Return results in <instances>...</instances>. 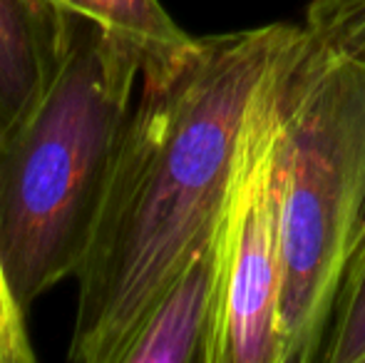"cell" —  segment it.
I'll return each instance as SVG.
<instances>
[{
    "label": "cell",
    "instance_id": "cell-1",
    "mask_svg": "<svg viewBox=\"0 0 365 363\" xmlns=\"http://www.w3.org/2000/svg\"><path fill=\"white\" fill-rule=\"evenodd\" d=\"M306 38L271 23L207 35L164 80L142 78L87 254L70 361L120 363L142 319L217 229L256 95Z\"/></svg>",
    "mask_w": 365,
    "mask_h": 363
},
{
    "label": "cell",
    "instance_id": "cell-2",
    "mask_svg": "<svg viewBox=\"0 0 365 363\" xmlns=\"http://www.w3.org/2000/svg\"><path fill=\"white\" fill-rule=\"evenodd\" d=\"M140 75L135 45L68 15L48 88L0 137V264L23 314L85 259Z\"/></svg>",
    "mask_w": 365,
    "mask_h": 363
},
{
    "label": "cell",
    "instance_id": "cell-3",
    "mask_svg": "<svg viewBox=\"0 0 365 363\" xmlns=\"http://www.w3.org/2000/svg\"><path fill=\"white\" fill-rule=\"evenodd\" d=\"M279 107L281 363H316L365 219V53L306 28Z\"/></svg>",
    "mask_w": 365,
    "mask_h": 363
},
{
    "label": "cell",
    "instance_id": "cell-4",
    "mask_svg": "<svg viewBox=\"0 0 365 363\" xmlns=\"http://www.w3.org/2000/svg\"><path fill=\"white\" fill-rule=\"evenodd\" d=\"M298 48L266 80L241 132L217 224L219 301L204 363H281L279 92Z\"/></svg>",
    "mask_w": 365,
    "mask_h": 363
},
{
    "label": "cell",
    "instance_id": "cell-5",
    "mask_svg": "<svg viewBox=\"0 0 365 363\" xmlns=\"http://www.w3.org/2000/svg\"><path fill=\"white\" fill-rule=\"evenodd\" d=\"M217 301L219 242L214 229L147 311L120 363H204Z\"/></svg>",
    "mask_w": 365,
    "mask_h": 363
},
{
    "label": "cell",
    "instance_id": "cell-6",
    "mask_svg": "<svg viewBox=\"0 0 365 363\" xmlns=\"http://www.w3.org/2000/svg\"><path fill=\"white\" fill-rule=\"evenodd\" d=\"M68 13L48 0H0V137L35 107L65 50Z\"/></svg>",
    "mask_w": 365,
    "mask_h": 363
},
{
    "label": "cell",
    "instance_id": "cell-7",
    "mask_svg": "<svg viewBox=\"0 0 365 363\" xmlns=\"http://www.w3.org/2000/svg\"><path fill=\"white\" fill-rule=\"evenodd\" d=\"M68 15H82L107 33L135 45L142 58V78L164 80L174 75L197 48L159 0H48Z\"/></svg>",
    "mask_w": 365,
    "mask_h": 363
},
{
    "label": "cell",
    "instance_id": "cell-8",
    "mask_svg": "<svg viewBox=\"0 0 365 363\" xmlns=\"http://www.w3.org/2000/svg\"><path fill=\"white\" fill-rule=\"evenodd\" d=\"M321 361L365 363V219L343 274Z\"/></svg>",
    "mask_w": 365,
    "mask_h": 363
},
{
    "label": "cell",
    "instance_id": "cell-9",
    "mask_svg": "<svg viewBox=\"0 0 365 363\" xmlns=\"http://www.w3.org/2000/svg\"><path fill=\"white\" fill-rule=\"evenodd\" d=\"M306 28L323 43L365 53V0H311Z\"/></svg>",
    "mask_w": 365,
    "mask_h": 363
},
{
    "label": "cell",
    "instance_id": "cell-10",
    "mask_svg": "<svg viewBox=\"0 0 365 363\" xmlns=\"http://www.w3.org/2000/svg\"><path fill=\"white\" fill-rule=\"evenodd\" d=\"M28 361H33V349L25 334V314L15 304L0 264V363Z\"/></svg>",
    "mask_w": 365,
    "mask_h": 363
}]
</instances>
